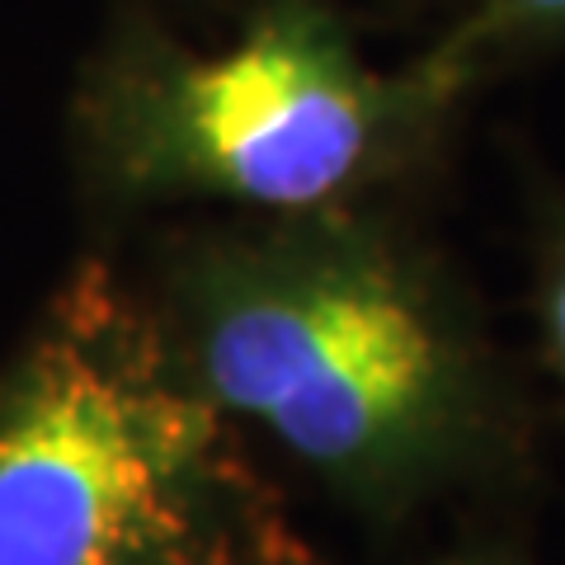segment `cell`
<instances>
[{
	"mask_svg": "<svg viewBox=\"0 0 565 565\" xmlns=\"http://www.w3.org/2000/svg\"><path fill=\"white\" fill-rule=\"evenodd\" d=\"M546 344H552V359L565 377V259L552 278V292H546Z\"/></svg>",
	"mask_w": 565,
	"mask_h": 565,
	"instance_id": "obj_5",
	"label": "cell"
},
{
	"mask_svg": "<svg viewBox=\"0 0 565 565\" xmlns=\"http://www.w3.org/2000/svg\"><path fill=\"white\" fill-rule=\"evenodd\" d=\"M467 565H504V561H467Z\"/></svg>",
	"mask_w": 565,
	"mask_h": 565,
	"instance_id": "obj_6",
	"label": "cell"
},
{
	"mask_svg": "<svg viewBox=\"0 0 565 565\" xmlns=\"http://www.w3.org/2000/svg\"><path fill=\"white\" fill-rule=\"evenodd\" d=\"M452 71L386 81L326 14L278 6L217 52H147L99 81L90 137L132 193L316 212L367 180Z\"/></svg>",
	"mask_w": 565,
	"mask_h": 565,
	"instance_id": "obj_3",
	"label": "cell"
},
{
	"mask_svg": "<svg viewBox=\"0 0 565 565\" xmlns=\"http://www.w3.org/2000/svg\"><path fill=\"white\" fill-rule=\"evenodd\" d=\"M0 565H321L166 321L90 264L0 367Z\"/></svg>",
	"mask_w": 565,
	"mask_h": 565,
	"instance_id": "obj_2",
	"label": "cell"
},
{
	"mask_svg": "<svg viewBox=\"0 0 565 565\" xmlns=\"http://www.w3.org/2000/svg\"><path fill=\"white\" fill-rule=\"evenodd\" d=\"M189 382L334 500L401 519L494 448V401L386 241L297 226L199 259L166 326Z\"/></svg>",
	"mask_w": 565,
	"mask_h": 565,
	"instance_id": "obj_1",
	"label": "cell"
},
{
	"mask_svg": "<svg viewBox=\"0 0 565 565\" xmlns=\"http://www.w3.org/2000/svg\"><path fill=\"white\" fill-rule=\"evenodd\" d=\"M494 24H565V0H494Z\"/></svg>",
	"mask_w": 565,
	"mask_h": 565,
	"instance_id": "obj_4",
	"label": "cell"
}]
</instances>
